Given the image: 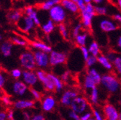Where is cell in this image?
<instances>
[{
	"label": "cell",
	"instance_id": "6da1fadb",
	"mask_svg": "<svg viewBox=\"0 0 121 120\" xmlns=\"http://www.w3.org/2000/svg\"><path fill=\"white\" fill-rule=\"evenodd\" d=\"M100 84L106 91L110 94H115L118 92L121 87L120 82L117 78L110 73L102 75Z\"/></svg>",
	"mask_w": 121,
	"mask_h": 120
},
{
	"label": "cell",
	"instance_id": "7a4b0ae2",
	"mask_svg": "<svg viewBox=\"0 0 121 120\" xmlns=\"http://www.w3.org/2000/svg\"><path fill=\"white\" fill-rule=\"evenodd\" d=\"M82 18V24L83 27L86 29H89L92 26V21L95 17V5L92 3L86 4V7L82 10L79 11Z\"/></svg>",
	"mask_w": 121,
	"mask_h": 120
},
{
	"label": "cell",
	"instance_id": "3957f363",
	"mask_svg": "<svg viewBox=\"0 0 121 120\" xmlns=\"http://www.w3.org/2000/svg\"><path fill=\"white\" fill-rule=\"evenodd\" d=\"M49 17L55 24H61L64 23L66 18V11L63 7V6L58 4L53 7L49 11Z\"/></svg>",
	"mask_w": 121,
	"mask_h": 120
},
{
	"label": "cell",
	"instance_id": "277c9868",
	"mask_svg": "<svg viewBox=\"0 0 121 120\" xmlns=\"http://www.w3.org/2000/svg\"><path fill=\"white\" fill-rule=\"evenodd\" d=\"M20 63L25 70H33L35 69L36 64L34 53L30 50L22 52L20 55Z\"/></svg>",
	"mask_w": 121,
	"mask_h": 120
},
{
	"label": "cell",
	"instance_id": "5b68a950",
	"mask_svg": "<svg viewBox=\"0 0 121 120\" xmlns=\"http://www.w3.org/2000/svg\"><path fill=\"white\" fill-rule=\"evenodd\" d=\"M89 101L84 96H78L73 101L70 106L71 110L77 113L79 116L83 113L89 111Z\"/></svg>",
	"mask_w": 121,
	"mask_h": 120
},
{
	"label": "cell",
	"instance_id": "8992f818",
	"mask_svg": "<svg viewBox=\"0 0 121 120\" xmlns=\"http://www.w3.org/2000/svg\"><path fill=\"white\" fill-rule=\"evenodd\" d=\"M35 72L37 74L38 79L39 80V82L42 83L43 88L48 91H54L55 87L48 76V73H46L44 70H41V69H39Z\"/></svg>",
	"mask_w": 121,
	"mask_h": 120
},
{
	"label": "cell",
	"instance_id": "52a82bcc",
	"mask_svg": "<svg viewBox=\"0 0 121 120\" xmlns=\"http://www.w3.org/2000/svg\"><path fill=\"white\" fill-rule=\"evenodd\" d=\"M67 54L64 52L52 50L49 54V62L52 66H59L65 64L67 61Z\"/></svg>",
	"mask_w": 121,
	"mask_h": 120
},
{
	"label": "cell",
	"instance_id": "ba28073f",
	"mask_svg": "<svg viewBox=\"0 0 121 120\" xmlns=\"http://www.w3.org/2000/svg\"><path fill=\"white\" fill-rule=\"evenodd\" d=\"M11 91L15 96H24L28 92L30 93V88L22 81L16 80L12 82L11 85Z\"/></svg>",
	"mask_w": 121,
	"mask_h": 120
},
{
	"label": "cell",
	"instance_id": "9c48e42d",
	"mask_svg": "<svg viewBox=\"0 0 121 120\" xmlns=\"http://www.w3.org/2000/svg\"><path fill=\"white\" fill-rule=\"evenodd\" d=\"M22 81L30 88H35L39 82L36 72L34 70H23L22 75Z\"/></svg>",
	"mask_w": 121,
	"mask_h": 120
},
{
	"label": "cell",
	"instance_id": "30bf717a",
	"mask_svg": "<svg viewBox=\"0 0 121 120\" xmlns=\"http://www.w3.org/2000/svg\"><path fill=\"white\" fill-rule=\"evenodd\" d=\"M33 53L36 66L40 68L41 70L48 68V66L50 65L49 54L39 50H35Z\"/></svg>",
	"mask_w": 121,
	"mask_h": 120
},
{
	"label": "cell",
	"instance_id": "8fae6325",
	"mask_svg": "<svg viewBox=\"0 0 121 120\" xmlns=\"http://www.w3.org/2000/svg\"><path fill=\"white\" fill-rule=\"evenodd\" d=\"M99 27L102 32L110 33L116 31L118 28V25L113 20L102 18L99 22Z\"/></svg>",
	"mask_w": 121,
	"mask_h": 120
},
{
	"label": "cell",
	"instance_id": "7c38bea8",
	"mask_svg": "<svg viewBox=\"0 0 121 120\" xmlns=\"http://www.w3.org/2000/svg\"><path fill=\"white\" fill-rule=\"evenodd\" d=\"M79 96L78 92L74 90L68 89L65 91L60 99V103L65 107H70L73 101Z\"/></svg>",
	"mask_w": 121,
	"mask_h": 120
},
{
	"label": "cell",
	"instance_id": "4fadbf2b",
	"mask_svg": "<svg viewBox=\"0 0 121 120\" xmlns=\"http://www.w3.org/2000/svg\"><path fill=\"white\" fill-rule=\"evenodd\" d=\"M57 105L56 98L52 95L45 96L41 101V108L45 112H53Z\"/></svg>",
	"mask_w": 121,
	"mask_h": 120
},
{
	"label": "cell",
	"instance_id": "5bb4252c",
	"mask_svg": "<svg viewBox=\"0 0 121 120\" xmlns=\"http://www.w3.org/2000/svg\"><path fill=\"white\" fill-rule=\"evenodd\" d=\"M102 113L105 120H118L119 112L112 104H105L102 109Z\"/></svg>",
	"mask_w": 121,
	"mask_h": 120
},
{
	"label": "cell",
	"instance_id": "9a60e30c",
	"mask_svg": "<svg viewBox=\"0 0 121 120\" xmlns=\"http://www.w3.org/2000/svg\"><path fill=\"white\" fill-rule=\"evenodd\" d=\"M17 26L22 32L29 33L35 28V24L31 19L25 15L17 23Z\"/></svg>",
	"mask_w": 121,
	"mask_h": 120
},
{
	"label": "cell",
	"instance_id": "2e32d148",
	"mask_svg": "<svg viewBox=\"0 0 121 120\" xmlns=\"http://www.w3.org/2000/svg\"><path fill=\"white\" fill-rule=\"evenodd\" d=\"M35 105V102L33 99H19L14 101V108L17 110L25 111L33 109Z\"/></svg>",
	"mask_w": 121,
	"mask_h": 120
},
{
	"label": "cell",
	"instance_id": "e0dca14e",
	"mask_svg": "<svg viewBox=\"0 0 121 120\" xmlns=\"http://www.w3.org/2000/svg\"><path fill=\"white\" fill-rule=\"evenodd\" d=\"M25 15L31 19L35 24V25H40V20L38 17V14L36 9L32 6H27L24 9Z\"/></svg>",
	"mask_w": 121,
	"mask_h": 120
},
{
	"label": "cell",
	"instance_id": "ac0fdd59",
	"mask_svg": "<svg viewBox=\"0 0 121 120\" xmlns=\"http://www.w3.org/2000/svg\"><path fill=\"white\" fill-rule=\"evenodd\" d=\"M60 4L63 6L66 11L72 14H77L79 12V9L74 0H61Z\"/></svg>",
	"mask_w": 121,
	"mask_h": 120
},
{
	"label": "cell",
	"instance_id": "d6986e66",
	"mask_svg": "<svg viewBox=\"0 0 121 120\" xmlns=\"http://www.w3.org/2000/svg\"><path fill=\"white\" fill-rule=\"evenodd\" d=\"M31 46L35 50L42 51L44 53H46L48 54H50L53 50L51 46L42 41H34L31 43Z\"/></svg>",
	"mask_w": 121,
	"mask_h": 120
},
{
	"label": "cell",
	"instance_id": "ffe728a7",
	"mask_svg": "<svg viewBox=\"0 0 121 120\" xmlns=\"http://www.w3.org/2000/svg\"><path fill=\"white\" fill-rule=\"evenodd\" d=\"M13 44L10 41H4L0 45V52L5 58H9L12 53Z\"/></svg>",
	"mask_w": 121,
	"mask_h": 120
},
{
	"label": "cell",
	"instance_id": "44dd1931",
	"mask_svg": "<svg viewBox=\"0 0 121 120\" xmlns=\"http://www.w3.org/2000/svg\"><path fill=\"white\" fill-rule=\"evenodd\" d=\"M22 13L20 10L18 9H13L8 12L7 14V19L13 23H18L22 17Z\"/></svg>",
	"mask_w": 121,
	"mask_h": 120
},
{
	"label": "cell",
	"instance_id": "7402d4cb",
	"mask_svg": "<svg viewBox=\"0 0 121 120\" xmlns=\"http://www.w3.org/2000/svg\"><path fill=\"white\" fill-rule=\"evenodd\" d=\"M48 76L51 79V80L52 81L54 87H55V90L57 92H60L64 88V82L62 81V80L60 79V77H58V76H56V74L53 73H48Z\"/></svg>",
	"mask_w": 121,
	"mask_h": 120
},
{
	"label": "cell",
	"instance_id": "603a6c76",
	"mask_svg": "<svg viewBox=\"0 0 121 120\" xmlns=\"http://www.w3.org/2000/svg\"><path fill=\"white\" fill-rule=\"evenodd\" d=\"M97 63H99L104 69L110 70L113 68L112 63L109 61L108 58L106 57L105 55L100 54L97 57Z\"/></svg>",
	"mask_w": 121,
	"mask_h": 120
},
{
	"label": "cell",
	"instance_id": "cb8c5ba5",
	"mask_svg": "<svg viewBox=\"0 0 121 120\" xmlns=\"http://www.w3.org/2000/svg\"><path fill=\"white\" fill-rule=\"evenodd\" d=\"M86 74L92 79L97 85L100 84L101 83V79H102V75L99 73V72L94 68H91L88 70Z\"/></svg>",
	"mask_w": 121,
	"mask_h": 120
},
{
	"label": "cell",
	"instance_id": "d4e9b609",
	"mask_svg": "<svg viewBox=\"0 0 121 120\" xmlns=\"http://www.w3.org/2000/svg\"><path fill=\"white\" fill-rule=\"evenodd\" d=\"M97 86V85L96 84V83L91 79L87 74H86L83 80V86L86 91L89 92L90 91H92V89L96 88Z\"/></svg>",
	"mask_w": 121,
	"mask_h": 120
},
{
	"label": "cell",
	"instance_id": "484cf974",
	"mask_svg": "<svg viewBox=\"0 0 121 120\" xmlns=\"http://www.w3.org/2000/svg\"><path fill=\"white\" fill-rule=\"evenodd\" d=\"M89 52L90 53L91 55H93L95 57H98L101 53H100V47L99 45L98 44V42H97L96 41H92L89 46L87 47Z\"/></svg>",
	"mask_w": 121,
	"mask_h": 120
},
{
	"label": "cell",
	"instance_id": "4316f807",
	"mask_svg": "<svg viewBox=\"0 0 121 120\" xmlns=\"http://www.w3.org/2000/svg\"><path fill=\"white\" fill-rule=\"evenodd\" d=\"M55 28H56L55 23L51 20H48L41 26L43 32L46 35H50L51 33H52L54 31Z\"/></svg>",
	"mask_w": 121,
	"mask_h": 120
},
{
	"label": "cell",
	"instance_id": "83f0119b",
	"mask_svg": "<svg viewBox=\"0 0 121 120\" xmlns=\"http://www.w3.org/2000/svg\"><path fill=\"white\" fill-rule=\"evenodd\" d=\"M60 3V0H46L41 2L39 5L40 8L44 11H49L53 7Z\"/></svg>",
	"mask_w": 121,
	"mask_h": 120
},
{
	"label": "cell",
	"instance_id": "f1b7e54d",
	"mask_svg": "<svg viewBox=\"0 0 121 120\" xmlns=\"http://www.w3.org/2000/svg\"><path fill=\"white\" fill-rule=\"evenodd\" d=\"M99 92L97 87L92 89V91H89V101L92 105H97L99 103Z\"/></svg>",
	"mask_w": 121,
	"mask_h": 120
},
{
	"label": "cell",
	"instance_id": "f546056e",
	"mask_svg": "<svg viewBox=\"0 0 121 120\" xmlns=\"http://www.w3.org/2000/svg\"><path fill=\"white\" fill-rule=\"evenodd\" d=\"M74 41L76 42V45L79 48L86 46L87 41V34L86 33H80L79 35H77L74 38Z\"/></svg>",
	"mask_w": 121,
	"mask_h": 120
},
{
	"label": "cell",
	"instance_id": "4dcf8cb0",
	"mask_svg": "<svg viewBox=\"0 0 121 120\" xmlns=\"http://www.w3.org/2000/svg\"><path fill=\"white\" fill-rule=\"evenodd\" d=\"M58 31L60 34V35H61V37L67 40L69 39V31H68V29H67V27L66 25L64 24V23H61V24H59L58 25Z\"/></svg>",
	"mask_w": 121,
	"mask_h": 120
},
{
	"label": "cell",
	"instance_id": "1f68e13d",
	"mask_svg": "<svg viewBox=\"0 0 121 120\" xmlns=\"http://www.w3.org/2000/svg\"><path fill=\"white\" fill-rule=\"evenodd\" d=\"M11 42L17 46L25 47L27 45V42L22 37L19 36H13L11 37Z\"/></svg>",
	"mask_w": 121,
	"mask_h": 120
},
{
	"label": "cell",
	"instance_id": "d6a6232c",
	"mask_svg": "<svg viewBox=\"0 0 121 120\" xmlns=\"http://www.w3.org/2000/svg\"><path fill=\"white\" fill-rule=\"evenodd\" d=\"M95 14L96 15L104 16L108 13V8L104 5H95Z\"/></svg>",
	"mask_w": 121,
	"mask_h": 120
},
{
	"label": "cell",
	"instance_id": "836d02e7",
	"mask_svg": "<svg viewBox=\"0 0 121 120\" xmlns=\"http://www.w3.org/2000/svg\"><path fill=\"white\" fill-rule=\"evenodd\" d=\"M112 63L117 73L121 76V55H117Z\"/></svg>",
	"mask_w": 121,
	"mask_h": 120
},
{
	"label": "cell",
	"instance_id": "e575fe53",
	"mask_svg": "<svg viewBox=\"0 0 121 120\" xmlns=\"http://www.w3.org/2000/svg\"><path fill=\"white\" fill-rule=\"evenodd\" d=\"M30 94L32 96L33 100L34 101H40L42 99V94L40 91L35 88H30Z\"/></svg>",
	"mask_w": 121,
	"mask_h": 120
},
{
	"label": "cell",
	"instance_id": "d590c367",
	"mask_svg": "<svg viewBox=\"0 0 121 120\" xmlns=\"http://www.w3.org/2000/svg\"><path fill=\"white\" fill-rule=\"evenodd\" d=\"M83 28V25L82 23H78L77 25H76L74 26V27L73 28V30L71 33V35L73 37V39L77 37V35H79L80 33H82V29Z\"/></svg>",
	"mask_w": 121,
	"mask_h": 120
},
{
	"label": "cell",
	"instance_id": "8d00e7d4",
	"mask_svg": "<svg viewBox=\"0 0 121 120\" xmlns=\"http://www.w3.org/2000/svg\"><path fill=\"white\" fill-rule=\"evenodd\" d=\"M10 75L14 79L18 80L19 79L22 78V71L20 68H14L11 70Z\"/></svg>",
	"mask_w": 121,
	"mask_h": 120
},
{
	"label": "cell",
	"instance_id": "74e56055",
	"mask_svg": "<svg viewBox=\"0 0 121 120\" xmlns=\"http://www.w3.org/2000/svg\"><path fill=\"white\" fill-rule=\"evenodd\" d=\"M97 63V57H95L93 55H90L89 58L85 61L86 66L90 68L91 67H93Z\"/></svg>",
	"mask_w": 121,
	"mask_h": 120
},
{
	"label": "cell",
	"instance_id": "f35d334b",
	"mask_svg": "<svg viewBox=\"0 0 121 120\" xmlns=\"http://www.w3.org/2000/svg\"><path fill=\"white\" fill-rule=\"evenodd\" d=\"M92 112L93 118L95 120H105L103 113H102L99 109H93V110Z\"/></svg>",
	"mask_w": 121,
	"mask_h": 120
},
{
	"label": "cell",
	"instance_id": "ab89813d",
	"mask_svg": "<svg viewBox=\"0 0 121 120\" xmlns=\"http://www.w3.org/2000/svg\"><path fill=\"white\" fill-rule=\"evenodd\" d=\"M79 50H80V53L82 54V56L84 59V61H86V60L89 58V57L91 55L89 52V50L87 48V47L84 46V47H82V48H79Z\"/></svg>",
	"mask_w": 121,
	"mask_h": 120
},
{
	"label": "cell",
	"instance_id": "60d3db41",
	"mask_svg": "<svg viewBox=\"0 0 121 120\" xmlns=\"http://www.w3.org/2000/svg\"><path fill=\"white\" fill-rule=\"evenodd\" d=\"M60 79L64 83H69L71 79V73L69 70H65L60 76Z\"/></svg>",
	"mask_w": 121,
	"mask_h": 120
},
{
	"label": "cell",
	"instance_id": "b9f144b4",
	"mask_svg": "<svg viewBox=\"0 0 121 120\" xmlns=\"http://www.w3.org/2000/svg\"><path fill=\"white\" fill-rule=\"evenodd\" d=\"M1 100H2V103L4 105V106H10V105L13 104V103H14L13 101H12V98L9 96L7 95V94H5L1 99Z\"/></svg>",
	"mask_w": 121,
	"mask_h": 120
},
{
	"label": "cell",
	"instance_id": "7bdbcfd3",
	"mask_svg": "<svg viewBox=\"0 0 121 120\" xmlns=\"http://www.w3.org/2000/svg\"><path fill=\"white\" fill-rule=\"evenodd\" d=\"M67 116L70 120H80V116L71 109L68 112Z\"/></svg>",
	"mask_w": 121,
	"mask_h": 120
},
{
	"label": "cell",
	"instance_id": "ee69618b",
	"mask_svg": "<svg viewBox=\"0 0 121 120\" xmlns=\"http://www.w3.org/2000/svg\"><path fill=\"white\" fill-rule=\"evenodd\" d=\"M93 117L92 112V111H87L82 114L80 115V120H89Z\"/></svg>",
	"mask_w": 121,
	"mask_h": 120
},
{
	"label": "cell",
	"instance_id": "f6af8a7d",
	"mask_svg": "<svg viewBox=\"0 0 121 120\" xmlns=\"http://www.w3.org/2000/svg\"><path fill=\"white\" fill-rule=\"evenodd\" d=\"M6 81H7V79L5 75L0 71V88H2L5 84H6Z\"/></svg>",
	"mask_w": 121,
	"mask_h": 120
},
{
	"label": "cell",
	"instance_id": "bcb514c9",
	"mask_svg": "<svg viewBox=\"0 0 121 120\" xmlns=\"http://www.w3.org/2000/svg\"><path fill=\"white\" fill-rule=\"evenodd\" d=\"M105 55H106V57H107V58H108L109 61H110L111 63H112L113 61L115 60V58H116V56L117 55V54L116 53H115V52L110 51V52H108L107 54H106Z\"/></svg>",
	"mask_w": 121,
	"mask_h": 120
},
{
	"label": "cell",
	"instance_id": "7dc6e473",
	"mask_svg": "<svg viewBox=\"0 0 121 120\" xmlns=\"http://www.w3.org/2000/svg\"><path fill=\"white\" fill-rule=\"evenodd\" d=\"M31 120H46V119H45V116L43 114L38 113L32 116Z\"/></svg>",
	"mask_w": 121,
	"mask_h": 120
},
{
	"label": "cell",
	"instance_id": "c3c4849f",
	"mask_svg": "<svg viewBox=\"0 0 121 120\" xmlns=\"http://www.w3.org/2000/svg\"><path fill=\"white\" fill-rule=\"evenodd\" d=\"M76 4H77L79 9V11L82 10L83 9L85 8L86 7V4H85V2L84 0H74Z\"/></svg>",
	"mask_w": 121,
	"mask_h": 120
},
{
	"label": "cell",
	"instance_id": "681fc988",
	"mask_svg": "<svg viewBox=\"0 0 121 120\" xmlns=\"http://www.w3.org/2000/svg\"><path fill=\"white\" fill-rule=\"evenodd\" d=\"M112 20L117 23L121 25V13H115L112 15Z\"/></svg>",
	"mask_w": 121,
	"mask_h": 120
},
{
	"label": "cell",
	"instance_id": "f907efd6",
	"mask_svg": "<svg viewBox=\"0 0 121 120\" xmlns=\"http://www.w3.org/2000/svg\"><path fill=\"white\" fill-rule=\"evenodd\" d=\"M22 119L23 120H31V118H32V116L30 114V113L27 111H23L22 114Z\"/></svg>",
	"mask_w": 121,
	"mask_h": 120
},
{
	"label": "cell",
	"instance_id": "816d5d0a",
	"mask_svg": "<svg viewBox=\"0 0 121 120\" xmlns=\"http://www.w3.org/2000/svg\"><path fill=\"white\" fill-rule=\"evenodd\" d=\"M7 120H17L15 119L14 112L13 109H9L7 112Z\"/></svg>",
	"mask_w": 121,
	"mask_h": 120
},
{
	"label": "cell",
	"instance_id": "f5cc1de1",
	"mask_svg": "<svg viewBox=\"0 0 121 120\" xmlns=\"http://www.w3.org/2000/svg\"><path fill=\"white\" fill-rule=\"evenodd\" d=\"M115 46L118 50H121V35H120L117 37L116 41H115Z\"/></svg>",
	"mask_w": 121,
	"mask_h": 120
},
{
	"label": "cell",
	"instance_id": "db71d44e",
	"mask_svg": "<svg viewBox=\"0 0 121 120\" xmlns=\"http://www.w3.org/2000/svg\"><path fill=\"white\" fill-rule=\"evenodd\" d=\"M0 120H7V112L0 110Z\"/></svg>",
	"mask_w": 121,
	"mask_h": 120
},
{
	"label": "cell",
	"instance_id": "11a10c76",
	"mask_svg": "<svg viewBox=\"0 0 121 120\" xmlns=\"http://www.w3.org/2000/svg\"><path fill=\"white\" fill-rule=\"evenodd\" d=\"M94 5H102L104 1H103V0H94V1H92Z\"/></svg>",
	"mask_w": 121,
	"mask_h": 120
},
{
	"label": "cell",
	"instance_id": "9f6ffc18",
	"mask_svg": "<svg viewBox=\"0 0 121 120\" xmlns=\"http://www.w3.org/2000/svg\"><path fill=\"white\" fill-rule=\"evenodd\" d=\"M4 95H5V94L2 90V88H0V99H2Z\"/></svg>",
	"mask_w": 121,
	"mask_h": 120
},
{
	"label": "cell",
	"instance_id": "6f0895ef",
	"mask_svg": "<svg viewBox=\"0 0 121 120\" xmlns=\"http://www.w3.org/2000/svg\"><path fill=\"white\" fill-rule=\"evenodd\" d=\"M117 5L119 8V9L121 11V0H118V1H117Z\"/></svg>",
	"mask_w": 121,
	"mask_h": 120
},
{
	"label": "cell",
	"instance_id": "680465c9",
	"mask_svg": "<svg viewBox=\"0 0 121 120\" xmlns=\"http://www.w3.org/2000/svg\"><path fill=\"white\" fill-rule=\"evenodd\" d=\"M85 2V4H90V3H92V0H84Z\"/></svg>",
	"mask_w": 121,
	"mask_h": 120
},
{
	"label": "cell",
	"instance_id": "91938a15",
	"mask_svg": "<svg viewBox=\"0 0 121 120\" xmlns=\"http://www.w3.org/2000/svg\"><path fill=\"white\" fill-rule=\"evenodd\" d=\"M118 120H121V111L119 112V116H118Z\"/></svg>",
	"mask_w": 121,
	"mask_h": 120
},
{
	"label": "cell",
	"instance_id": "94428289",
	"mask_svg": "<svg viewBox=\"0 0 121 120\" xmlns=\"http://www.w3.org/2000/svg\"><path fill=\"white\" fill-rule=\"evenodd\" d=\"M3 40V35L2 33H0V41H2Z\"/></svg>",
	"mask_w": 121,
	"mask_h": 120
},
{
	"label": "cell",
	"instance_id": "6125c7cd",
	"mask_svg": "<svg viewBox=\"0 0 121 120\" xmlns=\"http://www.w3.org/2000/svg\"><path fill=\"white\" fill-rule=\"evenodd\" d=\"M89 120H95V119H94V118H93V117H92V119H89Z\"/></svg>",
	"mask_w": 121,
	"mask_h": 120
},
{
	"label": "cell",
	"instance_id": "be15d7a7",
	"mask_svg": "<svg viewBox=\"0 0 121 120\" xmlns=\"http://www.w3.org/2000/svg\"><path fill=\"white\" fill-rule=\"evenodd\" d=\"M1 5H2V2L0 1V6H1Z\"/></svg>",
	"mask_w": 121,
	"mask_h": 120
},
{
	"label": "cell",
	"instance_id": "e7e4bbea",
	"mask_svg": "<svg viewBox=\"0 0 121 120\" xmlns=\"http://www.w3.org/2000/svg\"><path fill=\"white\" fill-rule=\"evenodd\" d=\"M120 105H121V99L120 100Z\"/></svg>",
	"mask_w": 121,
	"mask_h": 120
}]
</instances>
